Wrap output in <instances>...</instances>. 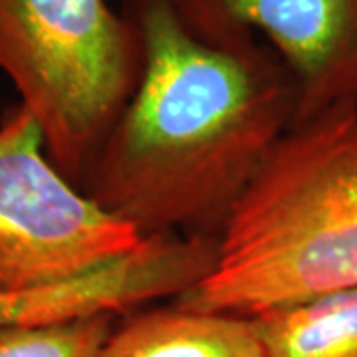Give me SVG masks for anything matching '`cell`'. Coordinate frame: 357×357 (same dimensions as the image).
Masks as SVG:
<instances>
[{"label": "cell", "instance_id": "1", "mask_svg": "<svg viewBox=\"0 0 357 357\" xmlns=\"http://www.w3.org/2000/svg\"><path fill=\"white\" fill-rule=\"evenodd\" d=\"M143 70L82 191L147 236L218 238L298 117V86L260 40L195 34L171 0H123Z\"/></svg>", "mask_w": 357, "mask_h": 357}, {"label": "cell", "instance_id": "2", "mask_svg": "<svg viewBox=\"0 0 357 357\" xmlns=\"http://www.w3.org/2000/svg\"><path fill=\"white\" fill-rule=\"evenodd\" d=\"M357 288V105L294 123L181 306L255 318Z\"/></svg>", "mask_w": 357, "mask_h": 357}, {"label": "cell", "instance_id": "3", "mask_svg": "<svg viewBox=\"0 0 357 357\" xmlns=\"http://www.w3.org/2000/svg\"><path fill=\"white\" fill-rule=\"evenodd\" d=\"M0 70L82 189L139 84L135 26L105 0H0Z\"/></svg>", "mask_w": 357, "mask_h": 357}, {"label": "cell", "instance_id": "4", "mask_svg": "<svg viewBox=\"0 0 357 357\" xmlns=\"http://www.w3.org/2000/svg\"><path fill=\"white\" fill-rule=\"evenodd\" d=\"M139 230L105 211L46 153L20 103L0 121V290H34L91 274L131 255Z\"/></svg>", "mask_w": 357, "mask_h": 357}, {"label": "cell", "instance_id": "5", "mask_svg": "<svg viewBox=\"0 0 357 357\" xmlns=\"http://www.w3.org/2000/svg\"><path fill=\"white\" fill-rule=\"evenodd\" d=\"M195 34L238 44L262 34L298 86V121L357 105V0H171Z\"/></svg>", "mask_w": 357, "mask_h": 357}, {"label": "cell", "instance_id": "6", "mask_svg": "<svg viewBox=\"0 0 357 357\" xmlns=\"http://www.w3.org/2000/svg\"><path fill=\"white\" fill-rule=\"evenodd\" d=\"M215 260L217 238L147 236L131 255L76 280L34 290H0V332L173 302L191 292Z\"/></svg>", "mask_w": 357, "mask_h": 357}, {"label": "cell", "instance_id": "7", "mask_svg": "<svg viewBox=\"0 0 357 357\" xmlns=\"http://www.w3.org/2000/svg\"><path fill=\"white\" fill-rule=\"evenodd\" d=\"M98 357H268L255 318L171 302L114 326Z\"/></svg>", "mask_w": 357, "mask_h": 357}, {"label": "cell", "instance_id": "8", "mask_svg": "<svg viewBox=\"0 0 357 357\" xmlns=\"http://www.w3.org/2000/svg\"><path fill=\"white\" fill-rule=\"evenodd\" d=\"M255 319L268 357H357V288Z\"/></svg>", "mask_w": 357, "mask_h": 357}, {"label": "cell", "instance_id": "9", "mask_svg": "<svg viewBox=\"0 0 357 357\" xmlns=\"http://www.w3.org/2000/svg\"><path fill=\"white\" fill-rule=\"evenodd\" d=\"M115 316L0 332V357H98Z\"/></svg>", "mask_w": 357, "mask_h": 357}, {"label": "cell", "instance_id": "10", "mask_svg": "<svg viewBox=\"0 0 357 357\" xmlns=\"http://www.w3.org/2000/svg\"><path fill=\"white\" fill-rule=\"evenodd\" d=\"M354 91H356V98H357V54H356V66H354Z\"/></svg>", "mask_w": 357, "mask_h": 357}]
</instances>
